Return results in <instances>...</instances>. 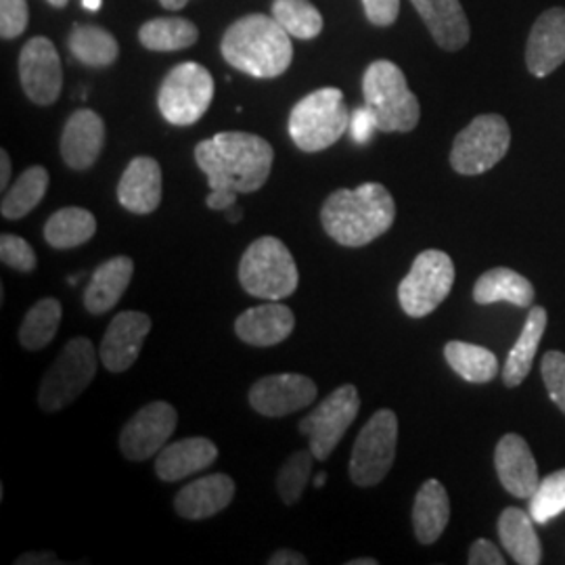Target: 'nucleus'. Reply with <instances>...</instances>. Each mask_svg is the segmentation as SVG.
I'll return each instance as SVG.
<instances>
[{
	"label": "nucleus",
	"mask_w": 565,
	"mask_h": 565,
	"mask_svg": "<svg viewBox=\"0 0 565 565\" xmlns=\"http://www.w3.org/2000/svg\"><path fill=\"white\" fill-rule=\"evenodd\" d=\"M541 373L543 382L546 385V392L551 401L559 406V411L565 415V354L551 350L543 356L541 363Z\"/></svg>",
	"instance_id": "ea45409f"
},
{
	"label": "nucleus",
	"mask_w": 565,
	"mask_h": 565,
	"mask_svg": "<svg viewBox=\"0 0 565 565\" xmlns=\"http://www.w3.org/2000/svg\"><path fill=\"white\" fill-rule=\"evenodd\" d=\"M61 564L60 557L44 551V553H23L21 557L15 559V565H49Z\"/></svg>",
	"instance_id": "de8ad7c7"
},
{
	"label": "nucleus",
	"mask_w": 565,
	"mask_h": 565,
	"mask_svg": "<svg viewBox=\"0 0 565 565\" xmlns=\"http://www.w3.org/2000/svg\"><path fill=\"white\" fill-rule=\"evenodd\" d=\"M82 7L88 11H99L102 9V0H82Z\"/></svg>",
	"instance_id": "603ef678"
},
{
	"label": "nucleus",
	"mask_w": 565,
	"mask_h": 565,
	"mask_svg": "<svg viewBox=\"0 0 565 565\" xmlns=\"http://www.w3.org/2000/svg\"><path fill=\"white\" fill-rule=\"evenodd\" d=\"M469 565H505V557L501 555V551L497 545H492L486 539H478L471 548H469V557H467Z\"/></svg>",
	"instance_id": "c03bdc74"
},
{
	"label": "nucleus",
	"mask_w": 565,
	"mask_h": 565,
	"mask_svg": "<svg viewBox=\"0 0 565 565\" xmlns=\"http://www.w3.org/2000/svg\"><path fill=\"white\" fill-rule=\"evenodd\" d=\"M205 203H207L210 210L226 212L233 205H237V193H233V191H210V195L205 198Z\"/></svg>",
	"instance_id": "a18cd8bd"
},
{
	"label": "nucleus",
	"mask_w": 565,
	"mask_h": 565,
	"mask_svg": "<svg viewBox=\"0 0 565 565\" xmlns=\"http://www.w3.org/2000/svg\"><path fill=\"white\" fill-rule=\"evenodd\" d=\"M118 202L132 214H151L162 203V168L153 158H135L118 182Z\"/></svg>",
	"instance_id": "4be33fe9"
},
{
	"label": "nucleus",
	"mask_w": 565,
	"mask_h": 565,
	"mask_svg": "<svg viewBox=\"0 0 565 565\" xmlns=\"http://www.w3.org/2000/svg\"><path fill=\"white\" fill-rule=\"evenodd\" d=\"M473 300L482 306L507 302L527 308L534 302V285L511 268H490L476 281Z\"/></svg>",
	"instance_id": "cd10ccee"
},
{
	"label": "nucleus",
	"mask_w": 565,
	"mask_h": 565,
	"mask_svg": "<svg viewBox=\"0 0 565 565\" xmlns=\"http://www.w3.org/2000/svg\"><path fill=\"white\" fill-rule=\"evenodd\" d=\"M565 61V9L553 7L541 13L534 21L527 46H525V65L532 76L546 78Z\"/></svg>",
	"instance_id": "f3484780"
},
{
	"label": "nucleus",
	"mask_w": 565,
	"mask_h": 565,
	"mask_svg": "<svg viewBox=\"0 0 565 565\" xmlns=\"http://www.w3.org/2000/svg\"><path fill=\"white\" fill-rule=\"evenodd\" d=\"M105 147V121L93 109H78L65 121L61 132V158L72 170H88Z\"/></svg>",
	"instance_id": "a211bd4d"
},
{
	"label": "nucleus",
	"mask_w": 565,
	"mask_h": 565,
	"mask_svg": "<svg viewBox=\"0 0 565 565\" xmlns=\"http://www.w3.org/2000/svg\"><path fill=\"white\" fill-rule=\"evenodd\" d=\"M151 331V317L124 310L114 317L103 335L99 359L109 373H124L141 356L142 343Z\"/></svg>",
	"instance_id": "dca6fc26"
},
{
	"label": "nucleus",
	"mask_w": 565,
	"mask_h": 565,
	"mask_svg": "<svg viewBox=\"0 0 565 565\" xmlns=\"http://www.w3.org/2000/svg\"><path fill=\"white\" fill-rule=\"evenodd\" d=\"M273 18L289 36L300 41L317 39L323 30V18L310 0H275Z\"/></svg>",
	"instance_id": "c9c22d12"
},
{
	"label": "nucleus",
	"mask_w": 565,
	"mask_h": 565,
	"mask_svg": "<svg viewBox=\"0 0 565 565\" xmlns=\"http://www.w3.org/2000/svg\"><path fill=\"white\" fill-rule=\"evenodd\" d=\"M70 51L90 67H107L118 60V42L99 25H76L70 36Z\"/></svg>",
	"instance_id": "f704fd0d"
},
{
	"label": "nucleus",
	"mask_w": 565,
	"mask_h": 565,
	"mask_svg": "<svg viewBox=\"0 0 565 565\" xmlns=\"http://www.w3.org/2000/svg\"><path fill=\"white\" fill-rule=\"evenodd\" d=\"M218 448L210 438H184L166 445L156 457V473L162 482H181L216 463Z\"/></svg>",
	"instance_id": "5701e85b"
},
{
	"label": "nucleus",
	"mask_w": 565,
	"mask_h": 565,
	"mask_svg": "<svg viewBox=\"0 0 565 565\" xmlns=\"http://www.w3.org/2000/svg\"><path fill=\"white\" fill-rule=\"evenodd\" d=\"M97 233V218L84 207L57 210L44 224V242L55 249H74L90 242Z\"/></svg>",
	"instance_id": "c756f323"
},
{
	"label": "nucleus",
	"mask_w": 565,
	"mask_h": 565,
	"mask_svg": "<svg viewBox=\"0 0 565 565\" xmlns=\"http://www.w3.org/2000/svg\"><path fill=\"white\" fill-rule=\"evenodd\" d=\"M364 105L382 132H411L422 118L417 95L408 88L403 70L392 61H373L363 76Z\"/></svg>",
	"instance_id": "20e7f679"
},
{
	"label": "nucleus",
	"mask_w": 565,
	"mask_h": 565,
	"mask_svg": "<svg viewBox=\"0 0 565 565\" xmlns=\"http://www.w3.org/2000/svg\"><path fill=\"white\" fill-rule=\"evenodd\" d=\"M20 81L25 97L49 107L60 99L63 86L61 60L55 44L36 36L23 46L20 55Z\"/></svg>",
	"instance_id": "2eb2a0df"
},
{
	"label": "nucleus",
	"mask_w": 565,
	"mask_h": 565,
	"mask_svg": "<svg viewBox=\"0 0 565 565\" xmlns=\"http://www.w3.org/2000/svg\"><path fill=\"white\" fill-rule=\"evenodd\" d=\"M9 179H11V160H9V153L2 149L0 151V189L2 191L9 186Z\"/></svg>",
	"instance_id": "09e8293b"
},
{
	"label": "nucleus",
	"mask_w": 565,
	"mask_h": 565,
	"mask_svg": "<svg viewBox=\"0 0 565 565\" xmlns=\"http://www.w3.org/2000/svg\"><path fill=\"white\" fill-rule=\"evenodd\" d=\"M296 329V315L281 302H264L242 312L235 321V333L243 343L270 348L285 342Z\"/></svg>",
	"instance_id": "412c9836"
},
{
	"label": "nucleus",
	"mask_w": 565,
	"mask_h": 565,
	"mask_svg": "<svg viewBox=\"0 0 565 565\" xmlns=\"http://www.w3.org/2000/svg\"><path fill=\"white\" fill-rule=\"evenodd\" d=\"M223 57L254 78H277L294 60L291 36L279 21L268 15H247L235 21L224 34Z\"/></svg>",
	"instance_id": "7ed1b4c3"
},
{
	"label": "nucleus",
	"mask_w": 565,
	"mask_h": 565,
	"mask_svg": "<svg viewBox=\"0 0 565 565\" xmlns=\"http://www.w3.org/2000/svg\"><path fill=\"white\" fill-rule=\"evenodd\" d=\"M179 425V413L170 403L156 401L139 408L121 427L120 450L128 461L142 463L158 457Z\"/></svg>",
	"instance_id": "ddd939ff"
},
{
	"label": "nucleus",
	"mask_w": 565,
	"mask_h": 565,
	"mask_svg": "<svg viewBox=\"0 0 565 565\" xmlns=\"http://www.w3.org/2000/svg\"><path fill=\"white\" fill-rule=\"evenodd\" d=\"M364 13L375 25H392L398 20L401 0H363Z\"/></svg>",
	"instance_id": "79ce46f5"
},
{
	"label": "nucleus",
	"mask_w": 565,
	"mask_h": 565,
	"mask_svg": "<svg viewBox=\"0 0 565 565\" xmlns=\"http://www.w3.org/2000/svg\"><path fill=\"white\" fill-rule=\"evenodd\" d=\"M49 172L42 166L28 168L15 184L4 193L0 203V214L7 221L25 218L44 200L49 189Z\"/></svg>",
	"instance_id": "2f4dec72"
},
{
	"label": "nucleus",
	"mask_w": 565,
	"mask_h": 565,
	"mask_svg": "<svg viewBox=\"0 0 565 565\" xmlns=\"http://www.w3.org/2000/svg\"><path fill=\"white\" fill-rule=\"evenodd\" d=\"M53 7H57V9H63L65 4H67V0H49Z\"/></svg>",
	"instance_id": "6e6d98bb"
},
{
	"label": "nucleus",
	"mask_w": 565,
	"mask_h": 565,
	"mask_svg": "<svg viewBox=\"0 0 565 565\" xmlns=\"http://www.w3.org/2000/svg\"><path fill=\"white\" fill-rule=\"evenodd\" d=\"M99 356L88 338L65 343L57 361L49 366L39 390V406L44 413H57L74 403L93 384Z\"/></svg>",
	"instance_id": "0eeeda50"
},
{
	"label": "nucleus",
	"mask_w": 565,
	"mask_h": 565,
	"mask_svg": "<svg viewBox=\"0 0 565 565\" xmlns=\"http://www.w3.org/2000/svg\"><path fill=\"white\" fill-rule=\"evenodd\" d=\"M273 160L270 142L249 132H218L195 147V162L210 189L237 195L263 189L270 177Z\"/></svg>",
	"instance_id": "f257e3e1"
},
{
	"label": "nucleus",
	"mask_w": 565,
	"mask_h": 565,
	"mask_svg": "<svg viewBox=\"0 0 565 565\" xmlns=\"http://www.w3.org/2000/svg\"><path fill=\"white\" fill-rule=\"evenodd\" d=\"M450 520V501L445 486L438 480H427L419 488L413 505V530L422 545H434Z\"/></svg>",
	"instance_id": "a878e982"
},
{
	"label": "nucleus",
	"mask_w": 565,
	"mask_h": 565,
	"mask_svg": "<svg viewBox=\"0 0 565 565\" xmlns=\"http://www.w3.org/2000/svg\"><path fill=\"white\" fill-rule=\"evenodd\" d=\"M445 356L450 369L469 384H488L499 373V359L478 343L448 342Z\"/></svg>",
	"instance_id": "7c9ffc66"
},
{
	"label": "nucleus",
	"mask_w": 565,
	"mask_h": 565,
	"mask_svg": "<svg viewBox=\"0 0 565 565\" xmlns=\"http://www.w3.org/2000/svg\"><path fill=\"white\" fill-rule=\"evenodd\" d=\"M396 221V202L380 182L338 189L323 203L324 233L343 247H364L385 235Z\"/></svg>",
	"instance_id": "f03ea898"
},
{
	"label": "nucleus",
	"mask_w": 565,
	"mask_h": 565,
	"mask_svg": "<svg viewBox=\"0 0 565 565\" xmlns=\"http://www.w3.org/2000/svg\"><path fill=\"white\" fill-rule=\"evenodd\" d=\"M237 486L226 473H212L193 480L179 490L174 499V509L182 520L202 522L218 515L233 503Z\"/></svg>",
	"instance_id": "aec40b11"
},
{
	"label": "nucleus",
	"mask_w": 565,
	"mask_h": 565,
	"mask_svg": "<svg viewBox=\"0 0 565 565\" xmlns=\"http://www.w3.org/2000/svg\"><path fill=\"white\" fill-rule=\"evenodd\" d=\"M200 39V30L193 21L182 18H158L142 23L139 30V41L149 51L172 53L193 46Z\"/></svg>",
	"instance_id": "473e14b6"
},
{
	"label": "nucleus",
	"mask_w": 565,
	"mask_h": 565,
	"mask_svg": "<svg viewBox=\"0 0 565 565\" xmlns=\"http://www.w3.org/2000/svg\"><path fill=\"white\" fill-rule=\"evenodd\" d=\"M348 565H377V559H366V557H361V559H352V562H348Z\"/></svg>",
	"instance_id": "864d4df0"
},
{
	"label": "nucleus",
	"mask_w": 565,
	"mask_h": 565,
	"mask_svg": "<svg viewBox=\"0 0 565 565\" xmlns=\"http://www.w3.org/2000/svg\"><path fill=\"white\" fill-rule=\"evenodd\" d=\"M30 21L25 0H0V36L4 41L18 39Z\"/></svg>",
	"instance_id": "a19ab883"
},
{
	"label": "nucleus",
	"mask_w": 565,
	"mask_h": 565,
	"mask_svg": "<svg viewBox=\"0 0 565 565\" xmlns=\"http://www.w3.org/2000/svg\"><path fill=\"white\" fill-rule=\"evenodd\" d=\"M546 321H548V317H546L543 306L530 308L524 329H522L515 345L511 348L505 366H503V382L507 387H518L527 377L532 363H534V356H536V350L545 335Z\"/></svg>",
	"instance_id": "c85d7f7f"
},
{
	"label": "nucleus",
	"mask_w": 565,
	"mask_h": 565,
	"mask_svg": "<svg viewBox=\"0 0 565 565\" xmlns=\"http://www.w3.org/2000/svg\"><path fill=\"white\" fill-rule=\"evenodd\" d=\"M350 128V114L340 88H319L296 103L289 114V137L306 153L335 145Z\"/></svg>",
	"instance_id": "423d86ee"
},
{
	"label": "nucleus",
	"mask_w": 565,
	"mask_h": 565,
	"mask_svg": "<svg viewBox=\"0 0 565 565\" xmlns=\"http://www.w3.org/2000/svg\"><path fill=\"white\" fill-rule=\"evenodd\" d=\"M214 99L212 74L193 61L170 70L158 93L163 120L174 126H191L202 120Z\"/></svg>",
	"instance_id": "9d476101"
},
{
	"label": "nucleus",
	"mask_w": 565,
	"mask_h": 565,
	"mask_svg": "<svg viewBox=\"0 0 565 565\" xmlns=\"http://www.w3.org/2000/svg\"><path fill=\"white\" fill-rule=\"evenodd\" d=\"M359 411V390L352 384H343L335 387L323 403L315 406L308 417H303L298 429L308 438V448L312 450L317 461H327L331 457L350 425L356 422Z\"/></svg>",
	"instance_id": "f8f14e48"
},
{
	"label": "nucleus",
	"mask_w": 565,
	"mask_h": 565,
	"mask_svg": "<svg viewBox=\"0 0 565 565\" xmlns=\"http://www.w3.org/2000/svg\"><path fill=\"white\" fill-rule=\"evenodd\" d=\"M308 559L303 557L302 553L291 551V548H279L277 553L270 555L268 565H306Z\"/></svg>",
	"instance_id": "49530a36"
},
{
	"label": "nucleus",
	"mask_w": 565,
	"mask_h": 565,
	"mask_svg": "<svg viewBox=\"0 0 565 565\" xmlns=\"http://www.w3.org/2000/svg\"><path fill=\"white\" fill-rule=\"evenodd\" d=\"M135 275V263L128 256H116L99 264L84 289V308L102 317L120 302Z\"/></svg>",
	"instance_id": "393cba45"
},
{
	"label": "nucleus",
	"mask_w": 565,
	"mask_h": 565,
	"mask_svg": "<svg viewBox=\"0 0 565 565\" xmlns=\"http://www.w3.org/2000/svg\"><path fill=\"white\" fill-rule=\"evenodd\" d=\"M319 387L300 373L266 375L249 387V406L263 417L279 419L298 413L317 401Z\"/></svg>",
	"instance_id": "4468645a"
},
{
	"label": "nucleus",
	"mask_w": 565,
	"mask_h": 565,
	"mask_svg": "<svg viewBox=\"0 0 565 565\" xmlns=\"http://www.w3.org/2000/svg\"><path fill=\"white\" fill-rule=\"evenodd\" d=\"M375 130H380V128H377V121H375L373 111H371L366 105L359 107V109L350 116V135H352L354 142L366 145V142L371 141V137H373Z\"/></svg>",
	"instance_id": "37998d69"
},
{
	"label": "nucleus",
	"mask_w": 565,
	"mask_h": 565,
	"mask_svg": "<svg viewBox=\"0 0 565 565\" xmlns=\"http://www.w3.org/2000/svg\"><path fill=\"white\" fill-rule=\"evenodd\" d=\"M499 536L507 553L520 565H539L543 546L534 530V520L520 507H509L499 518Z\"/></svg>",
	"instance_id": "bb28decb"
},
{
	"label": "nucleus",
	"mask_w": 565,
	"mask_h": 565,
	"mask_svg": "<svg viewBox=\"0 0 565 565\" xmlns=\"http://www.w3.org/2000/svg\"><path fill=\"white\" fill-rule=\"evenodd\" d=\"M324 482H327V473H319V476L315 478V486H317V488H323Z\"/></svg>",
	"instance_id": "5fc2aeb1"
},
{
	"label": "nucleus",
	"mask_w": 565,
	"mask_h": 565,
	"mask_svg": "<svg viewBox=\"0 0 565 565\" xmlns=\"http://www.w3.org/2000/svg\"><path fill=\"white\" fill-rule=\"evenodd\" d=\"M565 511V469L553 471L541 480L530 497V515L534 524H548Z\"/></svg>",
	"instance_id": "4c0bfd02"
},
{
	"label": "nucleus",
	"mask_w": 565,
	"mask_h": 565,
	"mask_svg": "<svg viewBox=\"0 0 565 565\" xmlns=\"http://www.w3.org/2000/svg\"><path fill=\"white\" fill-rule=\"evenodd\" d=\"M243 289L264 302H281L300 285L298 264L277 237H260L243 252L239 263Z\"/></svg>",
	"instance_id": "39448f33"
},
{
	"label": "nucleus",
	"mask_w": 565,
	"mask_h": 565,
	"mask_svg": "<svg viewBox=\"0 0 565 565\" xmlns=\"http://www.w3.org/2000/svg\"><path fill=\"white\" fill-rule=\"evenodd\" d=\"M160 2H162L163 9H168V11H179L189 0H160Z\"/></svg>",
	"instance_id": "3c124183"
},
{
	"label": "nucleus",
	"mask_w": 565,
	"mask_h": 565,
	"mask_svg": "<svg viewBox=\"0 0 565 565\" xmlns=\"http://www.w3.org/2000/svg\"><path fill=\"white\" fill-rule=\"evenodd\" d=\"M455 285V264L440 249H425L398 285V302L411 319H424L445 302Z\"/></svg>",
	"instance_id": "9b49d317"
},
{
	"label": "nucleus",
	"mask_w": 565,
	"mask_h": 565,
	"mask_svg": "<svg viewBox=\"0 0 565 565\" xmlns=\"http://www.w3.org/2000/svg\"><path fill=\"white\" fill-rule=\"evenodd\" d=\"M0 260L4 266L18 270V273H32L39 266L36 252L30 243L18 235H2L0 237Z\"/></svg>",
	"instance_id": "58836bf2"
},
{
	"label": "nucleus",
	"mask_w": 565,
	"mask_h": 565,
	"mask_svg": "<svg viewBox=\"0 0 565 565\" xmlns=\"http://www.w3.org/2000/svg\"><path fill=\"white\" fill-rule=\"evenodd\" d=\"M243 218V212L237 207V205H233L231 210H226V221L228 223L237 224Z\"/></svg>",
	"instance_id": "8fccbe9b"
},
{
	"label": "nucleus",
	"mask_w": 565,
	"mask_h": 565,
	"mask_svg": "<svg viewBox=\"0 0 565 565\" xmlns=\"http://www.w3.org/2000/svg\"><path fill=\"white\" fill-rule=\"evenodd\" d=\"M511 145V130L503 116L484 114L469 121L457 135L450 166L463 177H478L501 162Z\"/></svg>",
	"instance_id": "1a4fd4ad"
},
{
	"label": "nucleus",
	"mask_w": 565,
	"mask_h": 565,
	"mask_svg": "<svg viewBox=\"0 0 565 565\" xmlns=\"http://www.w3.org/2000/svg\"><path fill=\"white\" fill-rule=\"evenodd\" d=\"M315 455L312 450H298L287 457V461L281 465L277 473V492L281 497L282 503L287 507H294L302 499L303 490L310 482L312 476V465H315Z\"/></svg>",
	"instance_id": "e433bc0d"
},
{
	"label": "nucleus",
	"mask_w": 565,
	"mask_h": 565,
	"mask_svg": "<svg viewBox=\"0 0 565 565\" xmlns=\"http://www.w3.org/2000/svg\"><path fill=\"white\" fill-rule=\"evenodd\" d=\"M398 446V417L382 408L364 424L350 457V478L361 488L382 484L390 473Z\"/></svg>",
	"instance_id": "6e6552de"
},
{
	"label": "nucleus",
	"mask_w": 565,
	"mask_h": 565,
	"mask_svg": "<svg viewBox=\"0 0 565 565\" xmlns=\"http://www.w3.org/2000/svg\"><path fill=\"white\" fill-rule=\"evenodd\" d=\"M425 21L436 44L445 51H461L469 42L471 30L459 0H411Z\"/></svg>",
	"instance_id": "b1692460"
},
{
	"label": "nucleus",
	"mask_w": 565,
	"mask_h": 565,
	"mask_svg": "<svg viewBox=\"0 0 565 565\" xmlns=\"http://www.w3.org/2000/svg\"><path fill=\"white\" fill-rule=\"evenodd\" d=\"M494 467L499 480L515 499H530L541 484L539 465L522 436L507 434L494 450Z\"/></svg>",
	"instance_id": "6ab92c4d"
},
{
	"label": "nucleus",
	"mask_w": 565,
	"mask_h": 565,
	"mask_svg": "<svg viewBox=\"0 0 565 565\" xmlns=\"http://www.w3.org/2000/svg\"><path fill=\"white\" fill-rule=\"evenodd\" d=\"M61 317H63V308H61L60 300L42 298L34 303L21 321V348L32 350V352L46 348L55 340V335L60 331Z\"/></svg>",
	"instance_id": "72a5a7b5"
}]
</instances>
